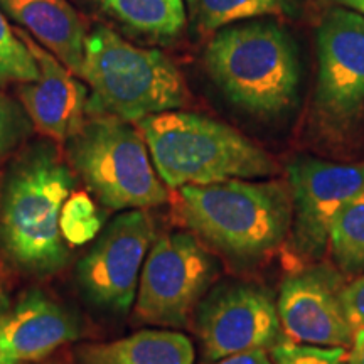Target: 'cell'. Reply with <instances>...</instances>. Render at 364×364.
I'll return each mask as SVG.
<instances>
[{
  "instance_id": "9",
  "label": "cell",
  "mask_w": 364,
  "mask_h": 364,
  "mask_svg": "<svg viewBox=\"0 0 364 364\" xmlns=\"http://www.w3.org/2000/svg\"><path fill=\"white\" fill-rule=\"evenodd\" d=\"M287 181L294 208L290 252L302 265L316 263L329 250L336 218L364 191V162L338 164L295 157L287 166Z\"/></svg>"
},
{
  "instance_id": "24",
  "label": "cell",
  "mask_w": 364,
  "mask_h": 364,
  "mask_svg": "<svg viewBox=\"0 0 364 364\" xmlns=\"http://www.w3.org/2000/svg\"><path fill=\"white\" fill-rule=\"evenodd\" d=\"M343 304L354 327H364V273L351 282H346L343 289Z\"/></svg>"
},
{
  "instance_id": "16",
  "label": "cell",
  "mask_w": 364,
  "mask_h": 364,
  "mask_svg": "<svg viewBox=\"0 0 364 364\" xmlns=\"http://www.w3.org/2000/svg\"><path fill=\"white\" fill-rule=\"evenodd\" d=\"M80 364H194V346L176 331L145 329L129 338L85 344L75 351Z\"/></svg>"
},
{
  "instance_id": "7",
  "label": "cell",
  "mask_w": 364,
  "mask_h": 364,
  "mask_svg": "<svg viewBox=\"0 0 364 364\" xmlns=\"http://www.w3.org/2000/svg\"><path fill=\"white\" fill-rule=\"evenodd\" d=\"M216 275V260L196 236L184 231L159 236L140 273L135 314L149 324L184 327Z\"/></svg>"
},
{
  "instance_id": "14",
  "label": "cell",
  "mask_w": 364,
  "mask_h": 364,
  "mask_svg": "<svg viewBox=\"0 0 364 364\" xmlns=\"http://www.w3.org/2000/svg\"><path fill=\"white\" fill-rule=\"evenodd\" d=\"M78 322L58 302L31 292L0 317V354L34 361L78 338Z\"/></svg>"
},
{
  "instance_id": "28",
  "label": "cell",
  "mask_w": 364,
  "mask_h": 364,
  "mask_svg": "<svg viewBox=\"0 0 364 364\" xmlns=\"http://www.w3.org/2000/svg\"><path fill=\"white\" fill-rule=\"evenodd\" d=\"M0 364H19L16 358L7 356V354H0Z\"/></svg>"
},
{
  "instance_id": "25",
  "label": "cell",
  "mask_w": 364,
  "mask_h": 364,
  "mask_svg": "<svg viewBox=\"0 0 364 364\" xmlns=\"http://www.w3.org/2000/svg\"><path fill=\"white\" fill-rule=\"evenodd\" d=\"M211 364H272V356L263 349H258V351L231 354V356L218 359Z\"/></svg>"
},
{
  "instance_id": "19",
  "label": "cell",
  "mask_w": 364,
  "mask_h": 364,
  "mask_svg": "<svg viewBox=\"0 0 364 364\" xmlns=\"http://www.w3.org/2000/svg\"><path fill=\"white\" fill-rule=\"evenodd\" d=\"M329 252L341 273H364V191L336 218L329 235Z\"/></svg>"
},
{
  "instance_id": "15",
  "label": "cell",
  "mask_w": 364,
  "mask_h": 364,
  "mask_svg": "<svg viewBox=\"0 0 364 364\" xmlns=\"http://www.w3.org/2000/svg\"><path fill=\"white\" fill-rule=\"evenodd\" d=\"M0 11L29 31L76 76L85 59L86 26L68 0H0Z\"/></svg>"
},
{
  "instance_id": "18",
  "label": "cell",
  "mask_w": 364,
  "mask_h": 364,
  "mask_svg": "<svg viewBox=\"0 0 364 364\" xmlns=\"http://www.w3.org/2000/svg\"><path fill=\"white\" fill-rule=\"evenodd\" d=\"M191 19L203 33L263 16H294L299 0H188Z\"/></svg>"
},
{
  "instance_id": "1",
  "label": "cell",
  "mask_w": 364,
  "mask_h": 364,
  "mask_svg": "<svg viewBox=\"0 0 364 364\" xmlns=\"http://www.w3.org/2000/svg\"><path fill=\"white\" fill-rule=\"evenodd\" d=\"M73 184L71 169L48 140L9 166L0 186V250L22 272L48 277L70 262L59 216Z\"/></svg>"
},
{
  "instance_id": "3",
  "label": "cell",
  "mask_w": 364,
  "mask_h": 364,
  "mask_svg": "<svg viewBox=\"0 0 364 364\" xmlns=\"http://www.w3.org/2000/svg\"><path fill=\"white\" fill-rule=\"evenodd\" d=\"M136 129L147 142L159 177L171 189L255 181L279 172L262 147L233 127L201 113H157L136 122Z\"/></svg>"
},
{
  "instance_id": "21",
  "label": "cell",
  "mask_w": 364,
  "mask_h": 364,
  "mask_svg": "<svg viewBox=\"0 0 364 364\" xmlns=\"http://www.w3.org/2000/svg\"><path fill=\"white\" fill-rule=\"evenodd\" d=\"M38 63L16 29L9 24L6 14L0 11V85L33 83L38 80Z\"/></svg>"
},
{
  "instance_id": "8",
  "label": "cell",
  "mask_w": 364,
  "mask_h": 364,
  "mask_svg": "<svg viewBox=\"0 0 364 364\" xmlns=\"http://www.w3.org/2000/svg\"><path fill=\"white\" fill-rule=\"evenodd\" d=\"M196 331L211 363L238 353L272 351L287 341L273 294L241 280L221 282L208 290L196 307Z\"/></svg>"
},
{
  "instance_id": "2",
  "label": "cell",
  "mask_w": 364,
  "mask_h": 364,
  "mask_svg": "<svg viewBox=\"0 0 364 364\" xmlns=\"http://www.w3.org/2000/svg\"><path fill=\"white\" fill-rule=\"evenodd\" d=\"M181 221L213 248L238 262L275 252L292 228L289 181L231 179L177 189Z\"/></svg>"
},
{
  "instance_id": "10",
  "label": "cell",
  "mask_w": 364,
  "mask_h": 364,
  "mask_svg": "<svg viewBox=\"0 0 364 364\" xmlns=\"http://www.w3.org/2000/svg\"><path fill=\"white\" fill-rule=\"evenodd\" d=\"M156 240V228L145 209L113 218L76 267V282L91 306L125 316L134 306L140 273Z\"/></svg>"
},
{
  "instance_id": "22",
  "label": "cell",
  "mask_w": 364,
  "mask_h": 364,
  "mask_svg": "<svg viewBox=\"0 0 364 364\" xmlns=\"http://www.w3.org/2000/svg\"><path fill=\"white\" fill-rule=\"evenodd\" d=\"M31 130L33 124L24 108L0 91V164L12 157V154L26 142Z\"/></svg>"
},
{
  "instance_id": "6",
  "label": "cell",
  "mask_w": 364,
  "mask_h": 364,
  "mask_svg": "<svg viewBox=\"0 0 364 364\" xmlns=\"http://www.w3.org/2000/svg\"><path fill=\"white\" fill-rule=\"evenodd\" d=\"M71 169L105 208L149 209L169 201L147 142L130 122L112 115L85 120L65 144Z\"/></svg>"
},
{
  "instance_id": "26",
  "label": "cell",
  "mask_w": 364,
  "mask_h": 364,
  "mask_svg": "<svg viewBox=\"0 0 364 364\" xmlns=\"http://www.w3.org/2000/svg\"><path fill=\"white\" fill-rule=\"evenodd\" d=\"M346 364H364V327H356L349 354H346Z\"/></svg>"
},
{
  "instance_id": "11",
  "label": "cell",
  "mask_w": 364,
  "mask_h": 364,
  "mask_svg": "<svg viewBox=\"0 0 364 364\" xmlns=\"http://www.w3.org/2000/svg\"><path fill=\"white\" fill-rule=\"evenodd\" d=\"M344 275L316 262L289 273L277 297L285 339L322 348H351L354 331L343 304Z\"/></svg>"
},
{
  "instance_id": "5",
  "label": "cell",
  "mask_w": 364,
  "mask_h": 364,
  "mask_svg": "<svg viewBox=\"0 0 364 364\" xmlns=\"http://www.w3.org/2000/svg\"><path fill=\"white\" fill-rule=\"evenodd\" d=\"M80 76L93 90L97 110L125 122L177 110L188 100L184 78L169 56L132 44L110 27L86 36Z\"/></svg>"
},
{
  "instance_id": "17",
  "label": "cell",
  "mask_w": 364,
  "mask_h": 364,
  "mask_svg": "<svg viewBox=\"0 0 364 364\" xmlns=\"http://www.w3.org/2000/svg\"><path fill=\"white\" fill-rule=\"evenodd\" d=\"M103 14L132 33L167 41L186 27L184 0H95Z\"/></svg>"
},
{
  "instance_id": "4",
  "label": "cell",
  "mask_w": 364,
  "mask_h": 364,
  "mask_svg": "<svg viewBox=\"0 0 364 364\" xmlns=\"http://www.w3.org/2000/svg\"><path fill=\"white\" fill-rule=\"evenodd\" d=\"M223 93L253 115H277L297 100L300 65L290 36L270 21L223 27L204 51Z\"/></svg>"
},
{
  "instance_id": "23",
  "label": "cell",
  "mask_w": 364,
  "mask_h": 364,
  "mask_svg": "<svg viewBox=\"0 0 364 364\" xmlns=\"http://www.w3.org/2000/svg\"><path fill=\"white\" fill-rule=\"evenodd\" d=\"M272 364H346L344 348L297 344L284 341L272 349Z\"/></svg>"
},
{
  "instance_id": "13",
  "label": "cell",
  "mask_w": 364,
  "mask_h": 364,
  "mask_svg": "<svg viewBox=\"0 0 364 364\" xmlns=\"http://www.w3.org/2000/svg\"><path fill=\"white\" fill-rule=\"evenodd\" d=\"M38 63L39 76L19 86L17 93L31 124L56 144H66L85 122L86 88L59 59L36 43L24 29H16Z\"/></svg>"
},
{
  "instance_id": "20",
  "label": "cell",
  "mask_w": 364,
  "mask_h": 364,
  "mask_svg": "<svg viewBox=\"0 0 364 364\" xmlns=\"http://www.w3.org/2000/svg\"><path fill=\"white\" fill-rule=\"evenodd\" d=\"M59 228L68 247L90 243L103 230V218L86 193H75L66 199L59 216Z\"/></svg>"
},
{
  "instance_id": "12",
  "label": "cell",
  "mask_w": 364,
  "mask_h": 364,
  "mask_svg": "<svg viewBox=\"0 0 364 364\" xmlns=\"http://www.w3.org/2000/svg\"><path fill=\"white\" fill-rule=\"evenodd\" d=\"M317 100L332 117H349L364 100V17L332 9L317 33Z\"/></svg>"
},
{
  "instance_id": "27",
  "label": "cell",
  "mask_w": 364,
  "mask_h": 364,
  "mask_svg": "<svg viewBox=\"0 0 364 364\" xmlns=\"http://www.w3.org/2000/svg\"><path fill=\"white\" fill-rule=\"evenodd\" d=\"M336 2L346 9H351V11L361 14L364 17V0H336Z\"/></svg>"
},
{
  "instance_id": "29",
  "label": "cell",
  "mask_w": 364,
  "mask_h": 364,
  "mask_svg": "<svg viewBox=\"0 0 364 364\" xmlns=\"http://www.w3.org/2000/svg\"><path fill=\"white\" fill-rule=\"evenodd\" d=\"M49 364H58V363H49Z\"/></svg>"
}]
</instances>
